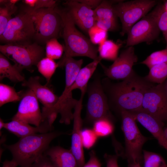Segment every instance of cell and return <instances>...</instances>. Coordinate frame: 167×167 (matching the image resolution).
<instances>
[{"label": "cell", "mask_w": 167, "mask_h": 167, "mask_svg": "<svg viewBox=\"0 0 167 167\" xmlns=\"http://www.w3.org/2000/svg\"><path fill=\"white\" fill-rule=\"evenodd\" d=\"M63 133L58 131L34 134L21 138L16 143L5 145L20 167H30L49 148L52 141Z\"/></svg>", "instance_id": "7a4b0ae2"}, {"label": "cell", "mask_w": 167, "mask_h": 167, "mask_svg": "<svg viewBox=\"0 0 167 167\" xmlns=\"http://www.w3.org/2000/svg\"><path fill=\"white\" fill-rule=\"evenodd\" d=\"M164 133L165 137L167 140V127L164 130Z\"/></svg>", "instance_id": "f6af8a7d"}, {"label": "cell", "mask_w": 167, "mask_h": 167, "mask_svg": "<svg viewBox=\"0 0 167 167\" xmlns=\"http://www.w3.org/2000/svg\"><path fill=\"white\" fill-rule=\"evenodd\" d=\"M162 88L166 98L167 100V78L162 84H161Z\"/></svg>", "instance_id": "7bdbcfd3"}, {"label": "cell", "mask_w": 167, "mask_h": 167, "mask_svg": "<svg viewBox=\"0 0 167 167\" xmlns=\"http://www.w3.org/2000/svg\"><path fill=\"white\" fill-rule=\"evenodd\" d=\"M164 6L165 10L167 11V1L165 2V5H164Z\"/></svg>", "instance_id": "bcb514c9"}, {"label": "cell", "mask_w": 167, "mask_h": 167, "mask_svg": "<svg viewBox=\"0 0 167 167\" xmlns=\"http://www.w3.org/2000/svg\"><path fill=\"white\" fill-rule=\"evenodd\" d=\"M23 2L33 10L50 8L56 5V1L54 0H24Z\"/></svg>", "instance_id": "d590c367"}, {"label": "cell", "mask_w": 167, "mask_h": 167, "mask_svg": "<svg viewBox=\"0 0 167 167\" xmlns=\"http://www.w3.org/2000/svg\"><path fill=\"white\" fill-rule=\"evenodd\" d=\"M86 92L88 95L86 114L84 121L93 124L104 118L112 119L108 99L103 89L100 76L96 75L88 84Z\"/></svg>", "instance_id": "8992f818"}, {"label": "cell", "mask_w": 167, "mask_h": 167, "mask_svg": "<svg viewBox=\"0 0 167 167\" xmlns=\"http://www.w3.org/2000/svg\"><path fill=\"white\" fill-rule=\"evenodd\" d=\"M21 92H17L14 87L0 84V106L6 103L20 101Z\"/></svg>", "instance_id": "4316f807"}, {"label": "cell", "mask_w": 167, "mask_h": 167, "mask_svg": "<svg viewBox=\"0 0 167 167\" xmlns=\"http://www.w3.org/2000/svg\"><path fill=\"white\" fill-rule=\"evenodd\" d=\"M1 53L12 60L21 71L37 65L44 58L43 48L36 43L25 45L6 44L0 46Z\"/></svg>", "instance_id": "ba28073f"}, {"label": "cell", "mask_w": 167, "mask_h": 167, "mask_svg": "<svg viewBox=\"0 0 167 167\" xmlns=\"http://www.w3.org/2000/svg\"><path fill=\"white\" fill-rule=\"evenodd\" d=\"M16 10L15 4L10 2V0L0 7V36L4 31L8 24L12 18V15Z\"/></svg>", "instance_id": "f546056e"}, {"label": "cell", "mask_w": 167, "mask_h": 167, "mask_svg": "<svg viewBox=\"0 0 167 167\" xmlns=\"http://www.w3.org/2000/svg\"><path fill=\"white\" fill-rule=\"evenodd\" d=\"M153 0H135L124 2L119 1L113 6L121 22L122 30L120 34L123 36L130 28L147 13L156 4Z\"/></svg>", "instance_id": "30bf717a"}, {"label": "cell", "mask_w": 167, "mask_h": 167, "mask_svg": "<svg viewBox=\"0 0 167 167\" xmlns=\"http://www.w3.org/2000/svg\"><path fill=\"white\" fill-rule=\"evenodd\" d=\"M118 1L103 0L94 10L95 24L107 31H114L118 28V17L113 4Z\"/></svg>", "instance_id": "ac0fdd59"}, {"label": "cell", "mask_w": 167, "mask_h": 167, "mask_svg": "<svg viewBox=\"0 0 167 167\" xmlns=\"http://www.w3.org/2000/svg\"><path fill=\"white\" fill-rule=\"evenodd\" d=\"M21 71L15 65L11 64L7 58L0 54V80L6 78L14 82L23 83L26 80Z\"/></svg>", "instance_id": "7402d4cb"}, {"label": "cell", "mask_w": 167, "mask_h": 167, "mask_svg": "<svg viewBox=\"0 0 167 167\" xmlns=\"http://www.w3.org/2000/svg\"><path fill=\"white\" fill-rule=\"evenodd\" d=\"M149 14L154 18L159 30L162 32L167 49V11L164 5L160 4Z\"/></svg>", "instance_id": "d4e9b609"}, {"label": "cell", "mask_w": 167, "mask_h": 167, "mask_svg": "<svg viewBox=\"0 0 167 167\" xmlns=\"http://www.w3.org/2000/svg\"><path fill=\"white\" fill-rule=\"evenodd\" d=\"M167 62V49L153 52L141 63L146 65L149 68L152 66Z\"/></svg>", "instance_id": "1f68e13d"}, {"label": "cell", "mask_w": 167, "mask_h": 167, "mask_svg": "<svg viewBox=\"0 0 167 167\" xmlns=\"http://www.w3.org/2000/svg\"><path fill=\"white\" fill-rule=\"evenodd\" d=\"M160 31L154 19L149 14L130 28L127 33L126 47L143 42H151L158 37Z\"/></svg>", "instance_id": "4fadbf2b"}, {"label": "cell", "mask_w": 167, "mask_h": 167, "mask_svg": "<svg viewBox=\"0 0 167 167\" xmlns=\"http://www.w3.org/2000/svg\"><path fill=\"white\" fill-rule=\"evenodd\" d=\"M120 112L122 129L125 139V156L127 161H136L142 163L143 161L142 148L148 138L141 133L135 118L130 112L126 110Z\"/></svg>", "instance_id": "52a82bcc"}, {"label": "cell", "mask_w": 167, "mask_h": 167, "mask_svg": "<svg viewBox=\"0 0 167 167\" xmlns=\"http://www.w3.org/2000/svg\"><path fill=\"white\" fill-rule=\"evenodd\" d=\"M30 167H55L49 159L43 154Z\"/></svg>", "instance_id": "8d00e7d4"}, {"label": "cell", "mask_w": 167, "mask_h": 167, "mask_svg": "<svg viewBox=\"0 0 167 167\" xmlns=\"http://www.w3.org/2000/svg\"><path fill=\"white\" fill-rule=\"evenodd\" d=\"M137 60L133 46H131L122 51L113 63L109 67L105 66L101 62L99 64L103 69L105 75L109 78L124 80L134 72L133 66Z\"/></svg>", "instance_id": "9a60e30c"}, {"label": "cell", "mask_w": 167, "mask_h": 167, "mask_svg": "<svg viewBox=\"0 0 167 167\" xmlns=\"http://www.w3.org/2000/svg\"><path fill=\"white\" fill-rule=\"evenodd\" d=\"M107 32L95 24L89 29L88 33L91 42L99 45L107 40Z\"/></svg>", "instance_id": "836d02e7"}, {"label": "cell", "mask_w": 167, "mask_h": 167, "mask_svg": "<svg viewBox=\"0 0 167 167\" xmlns=\"http://www.w3.org/2000/svg\"><path fill=\"white\" fill-rule=\"evenodd\" d=\"M101 82L110 101L120 111L132 112L140 109L145 92L154 85L145 77L139 76L135 72L119 83L109 84L105 79Z\"/></svg>", "instance_id": "6da1fadb"}, {"label": "cell", "mask_w": 167, "mask_h": 167, "mask_svg": "<svg viewBox=\"0 0 167 167\" xmlns=\"http://www.w3.org/2000/svg\"><path fill=\"white\" fill-rule=\"evenodd\" d=\"M80 2L90 7L95 9L101 3L102 0H78Z\"/></svg>", "instance_id": "ab89813d"}, {"label": "cell", "mask_w": 167, "mask_h": 167, "mask_svg": "<svg viewBox=\"0 0 167 167\" xmlns=\"http://www.w3.org/2000/svg\"><path fill=\"white\" fill-rule=\"evenodd\" d=\"M36 66L38 71L46 79L47 85L50 81L58 65L54 60L45 57L39 61Z\"/></svg>", "instance_id": "83f0119b"}, {"label": "cell", "mask_w": 167, "mask_h": 167, "mask_svg": "<svg viewBox=\"0 0 167 167\" xmlns=\"http://www.w3.org/2000/svg\"><path fill=\"white\" fill-rule=\"evenodd\" d=\"M161 167H167V165L166 163L163 165Z\"/></svg>", "instance_id": "7dc6e473"}, {"label": "cell", "mask_w": 167, "mask_h": 167, "mask_svg": "<svg viewBox=\"0 0 167 167\" xmlns=\"http://www.w3.org/2000/svg\"><path fill=\"white\" fill-rule=\"evenodd\" d=\"M141 109L163 123L167 121V100L161 84L154 85L147 90Z\"/></svg>", "instance_id": "5bb4252c"}, {"label": "cell", "mask_w": 167, "mask_h": 167, "mask_svg": "<svg viewBox=\"0 0 167 167\" xmlns=\"http://www.w3.org/2000/svg\"><path fill=\"white\" fill-rule=\"evenodd\" d=\"M128 167H142L141 165V163L140 162L134 160L127 161Z\"/></svg>", "instance_id": "b9f144b4"}, {"label": "cell", "mask_w": 167, "mask_h": 167, "mask_svg": "<svg viewBox=\"0 0 167 167\" xmlns=\"http://www.w3.org/2000/svg\"><path fill=\"white\" fill-rule=\"evenodd\" d=\"M44 154L55 167H78L76 160L70 149L54 146L49 148Z\"/></svg>", "instance_id": "44dd1931"}, {"label": "cell", "mask_w": 167, "mask_h": 167, "mask_svg": "<svg viewBox=\"0 0 167 167\" xmlns=\"http://www.w3.org/2000/svg\"><path fill=\"white\" fill-rule=\"evenodd\" d=\"M122 46L121 43H116L111 40H106L99 45L98 52L99 56L102 59L114 61L118 57L119 49Z\"/></svg>", "instance_id": "cb8c5ba5"}, {"label": "cell", "mask_w": 167, "mask_h": 167, "mask_svg": "<svg viewBox=\"0 0 167 167\" xmlns=\"http://www.w3.org/2000/svg\"><path fill=\"white\" fill-rule=\"evenodd\" d=\"M18 110L11 119L23 123L39 126L42 123V114L38 101L33 92L28 89L21 93Z\"/></svg>", "instance_id": "7c38bea8"}, {"label": "cell", "mask_w": 167, "mask_h": 167, "mask_svg": "<svg viewBox=\"0 0 167 167\" xmlns=\"http://www.w3.org/2000/svg\"><path fill=\"white\" fill-rule=\"evenodd\" d=\"M93 124L92 129L98 137L109 136L114 131V126L112 120L109 118L98 120Z\"/></svg>", "instance_id": "f1b7e54d"}, {"label": "cell", "mask_w": 167, "mask_h": 167, "mask_svg": "<svg viewBox=\"0 0 167 167\" xmlns=\"http://www.w3.org/2000/svg\"><path fill=\"white\" fill-rule=\"evenodd\" d=\"M63 21L62 36L65 42L62 58L85 56L93 60L97 59L98 49L76 28L75 24L67 10L57 8Z\"/></svg>", "instance_id": "3957f363"}, {"label": "cell", "mask_w": 167, "mask_h": 167, "mask_svg": "<svg viewBox=\"0 0 167 167\" xmlns=\"http://www.w3.org/2000/svg\"><path fill=\"white\" fill-rule=\"evenodd\" d=\"M82 138L83 147L89 149L95 145L98 137L92 129L85 128L82 130Z\"/></svg>", "instance_id": "e575fe53"}, {"label": "cell", "mask_w": 167, "mask_h": 167, "mask_svg": "<svg viewBox=\"0 0 167 167\" xmlns=\"http://www.w3.org/2000/svg\"><path fill=\"white\" fill-rule=\"evenodd\" d=\"M101 60L99 56L97 59L93 60L80 69L72 86V91L77 89H80L81 91L87 90L88 82Z\"/></svg>", "instance_id": "603a6c76"}, {"label": "cell", "mask_w": 167, "mask_h": 167, "mask_svg": "<svg viewBox=\"0 0 167 167\" xmlns=\"http://www.w3.org/2000/svg\"><path fill=\"white\" fill-rule=\"evenodd\" d=\"M144 167H161L166 163L163 158L156 153L143 150Z\"/></svg>", "instance_id": "d6a6232c"}, {"label": "cell", "mask_w": 167, "mask_h": 167, "mask_svg": "<svg viewBox=\"0 0 167 167\" xmlns=\"http://www.w3.org/2000/svg\"><path fill=\"white\" fill-rule=\"evenodd\" d=\"M45 43L46 57L53 60L58 59L61 57L64 51V48L57 38L51 39Z\"/></svg>", "instance_id": "4dcf8cb0"}, {"label": "cell", "mask_w": 167, "mask_h": 167, "mask_svg": "<svg viewBox=\"0 0 167 167\" xmlns=\"http://www.w3.org/2000/svg\"><path fill=\"white\" fill-rule=\"evenodd\" d=\"M130 112L135 120L149 131L167 151V140L163 128L164 123L141 109Z\"/></svg>", "instance_id": "d6986e66"}, {"label": "cell", "mask_w": 167, "mask_h": 167, "mask_svg": "<svg viewBox=\"0 0 167 167\" xmlns=\"http://www.w3.org/2000/svg\"><path fill=\"white\" fill-rule=\"evenodd\" d=\"M64 4L75 25L88 33L95 24L94 10L78 0L66 1Z\"/></svg>", "instance_id": "e0dca14e"}, {"label": "cell", "mask_w": 167, "mask_h": 167, "mask_svg": "<svg viewBox=\"0 0 167 167\" xmlns=\"http://www.w3.org/2000/svg\"><path fill=\"white\" fill-rule=\"evenodd\" d=\"M90 158L82 167H101V163L97 156L95 152L92 150L89 152Z\"/></svg>", "instance_id": "74e56055"}, {"label": "cell", "mask_w": 167, "mask_h": 167, "mask_svg": "<svg viewBox=\"0 0 167 167\" xmlns=\"http://www.w3.org/2000/svg\"><path fill=\"white\" fill-rule=\"evenodd\" d=\"M35 29L31 15L24 11L12 18L2 34L0 41L5 44H30L34 36Z\"/></svg>", "instance_id": "9c48e42d"}, {"label": "cell", "mask_w": 167, "mask_h": 167, "mask_svg": "<svg viewBox=\"0 0 167 167\" xmlns=\"http://www.w3.org/2000/svg\"><path fill=\"white\" fill-rule=\"evenodd\" d=\"M5 123L4 122L2 119H0V129L1 130L2 128L4 127Z\"/></svg>", "instance_id": "ee69618b"}, {"label": "cell", "mask_w": 167, "mask_h": 167, "mask_svg": "<svg viewBox=\"0 0 167 167\" xmlns=\"http://www.w3.org/2000/svg\"><path fill=\"white\" fill-rule=\"evenodd\" d=\"M24 11L31 16L35 29L34 37L38 41L46 43L60 36L63 27L62 17L56 5L34 10L28 7Z\"/></svg>", "instance_id": "5b68a950"}, {"label": "cell", "mask_w": 167, "mask_h": 167, "mask_svg": "<svg viewBox=\"0 0 167 167\" xmlns=\"http://www.w3.org/2000/svg\"><path fill=\"white\" fill-rule=\"evenodd\" d=\"M4 128L21 138L33 134L51 131L53 126L50 125L47 120L45 121L39 126L34 127L29 124L12 120L5 123Z\"/></svg>", "instance_id": "ffe728a7"}, {"label": "cell", "mask_w": 167, "mask_h": 167, "mask_svg": "<svg viewBox=\"0 0 167 167\" xmlns=\"http://www.w3.org/2000/svg\"><path fill=\"white\" fill-rule=\"evenodd\" d=\"M83 61L77 60L72 57L62 58L58 62L59 67H65V85L64 89L55 106L54 113L57 117L59 114L61 118L59 122L69 124L73 120L74 109L78 100L73 98L71 89L76 76L81 68Z\"/></svg>", "instance_id": "277c9868"}, {"label": "cell", "mask_w": 167, "mask_h": 167, "mask_svg": "<svg viewBox=\"0 0 167 167\" xmlns=\"http://www.w3.org/2000/svg\"><path fill=\"white\" fill-rule=\"evenodd\" d=\"M104 157L106 162V167H119L118 163V155L105 153Z\"/></svg>", "instance_id": "f35d334b"}, {"label": "cell", "mask_w": 167, "mask_h": 167, "mask_svg": "<svg viewBox=\"0 0 167 167\" xmlns=\"http://www.w3.org/2000/svg\"><path fill=\"white\" fill-rule=\"evenodd\" d=\"M80 99L74 109L73 124L71 133V150L75 156L78 167H82L85 164L83 146L82 143V131L83 121L81 113L82 109V102L86 91H81Z\"/></svg>", "instance_id": "2e32d148"}, {"label": "cell", "mask_w": 167, "mask_h": 167, "mask_svg": "<svg viewBox=\"0 0 167 167\" xmlns=\"http://www.w3.org/2000/svg\"><path fill=\"white\" fill-rule=\"evenodd\" d=\"M40 79L38 76L31 77L22 83V85L31 90L42 105V122L47 120L49 124L52 126L57 118L54 113V109L59 96L47 85L41 84Z\"/></svg>", "instance_id": "8fae6325"}, {"label": "cell", "mask_w": 167, "mask_h": 167, "mask_svg": "<svg viewBox=\"0 0 167 167\" xmlns=\"http://www.w3.org/2000/svg\"><path fill=\"white\" fill-rule=\"evenodd\" d=\"M18 165L16 162L13 160L11 161L6 160L3 162L2 167H16Z\"/></svg>", "instance_id": "60d3db41"}, {"label": "cell", "mask_w": 167, "mask_h": 167, "mask_svg": "<svg viewBox=\"0 0 167 167\" xmlns=\"http://www.w3.org/2000/svg\"><path fill=\"white\" fill-rule=\"evenodd\" d=\"M149 69V73L145 77L148 81L161 84L167 78V62L155 65Z\"/></svg>", "instance_id": "484cf974"}]
</instances>
